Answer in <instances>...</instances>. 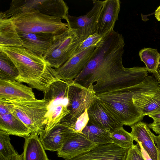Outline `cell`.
<instances>
[{
	"mask_svg": "<svg viewBox=\"0 0 160 160\" xmlns=\"http://www.w3.org/2000/svg\"><path fill=\"white\" fill-rule=\"evenodd\" d=\"M125 45L122 34L114 30L108 33L96 47L85 68L74 81L88 88L109 76L113 69L123 65Z\"/></svg>",
	"mask_w": 160,
	"mask_h": 160,
	"instance_id": "cell-1",
	"label": "cell"
},
{
	"mask_svg": "<svg viewBox=\"0 0 160 160\" xmlns=\"http://www.w3.org/2000/svg\"><path fill=\"white\" fill-rule=\"evenodd\" d=\"M160 91V85L153 76L148 75L135 85L109 92L96 93L108 112L120 123L130 127L142 121L144 117L134 106L133 98L143 94Z\"/></svg>",
	"mask_w": 160,
	"mask_h": 160,
	"instance_id": "cell-2",
	"label": "cell"
},
{
	"mask_svg": "<svg viewBox=\"0 0 160 160\" xmlns=\"http://www.w3.org/2000/svg\"><path fill=\"white\" fill-rule=\"evenodd\" d=\"M13 62L19 72L16 81L25 83L32 88L45 91L51 84L59 80L56 69L38 56L23 47H0Z\"/></svg>",
	"mask_w": 160,
	"mask_h": 160,
	"instance_id": "cell-3",
	"label": "cell"
},
{
	"mask_svg": "<svg viewBox=\"0 0 160 160\" xmlns=\"http://www.w3.org/2000/svg\"><path fill=\"white\" fill-rule=\"evenodd\" d=\"M0 102L27 126L30 134L40 135L44 131L48 122V104L44 99H0Z\"/></svg>",
	"mask_w": 160,
	"mask_h": 160,
	"instance_id": "cell-4",
	"label": "cell"
},
{
	"mask_svg": "<svg viewBox=\"0 0 160 160\" xmlns=\"http://www.w3.org/2000/svg\"><path fill=\"white\" fill-rule=\"evenodd\" d=\"M18 32L48 33L60 35L68 30L67 23L60 18L32 12L17 15L10 18Z\"/></svg>",
	"mask_w": 160,
	"mask_h": 160,
	"instance_id": "cell-5",
	"label": "cell"
},
{
	"mask_svg": "<svg viewBox=\"0 0 160 160\" xmlns=\"http://www.w3.org/2000/svg\"><path fill=\"white\" fill-rule=\"evenodd\" d=\"M69 82L58 80L52 83L43 92V99L48 104V122L44 131L41 134L47 133L60 123L69 113L68 109Z\"/></svg>",
	"mask_w": 160,
	"mask_h": 160,
	"instance_id": "cell-6",
	"label": "cell"
},
{
	"mask_svg": "<svg viewBox=\"0 0 160 160\" xmlns=\"http://www.w3.org/2000/svg\"><path fill=\"white\" fill-rule=\"evenodd\" d=\"M69 8L62 0H13L0 17L9 18L22 13L38 12L47 15L67 20Z\"/></svg>",
	"mask_w": 160,
	"mask_h": 160,
	"instance_id": "cell-7",
	"label": "cell"
},
{
	"mask_svg": "<svg viewBox=\"0 0 160 160\" xmlns=\"http://www.w3.org/2000/svg\"><path fill=\"white\" fill-rule=\"evenodd\" d=\"M148 75L146 67L125 68L123 65L113 69L110 75L93 84L95 93L131 87L139 84Z\"/></svg>",
	"mask_w": 160,
	"mask_h": 160,
	"instance_id": "cell-8",
	"label": "cell"
},
{
	"mask_svg": "<svg viewBox=\"0 0 160 160\" xmlns=\"http://www.w3.org/2000/svg\"><path fill=\"white\" fill-rule=\"evenodd\" d=\"M81 42L75 31L69 28L54 36L52 45L43 56L44 58L52 67L58 69L73 56Z\"/></svg>",
	"mask_w": 160,
	"mask_h": 160,
	"instance_id": "cell-9",
	"label": "cell"
},
{
	"mask_svg": "<svg viewBox=\"0 0 160 160\" xmlns=\"http://www.w3.org/2000/svg\"><path fill=\"white\" fill-rule=\"evenodd\" d=\"M96 97L93 89V84L88 88L75 82H69L68 91L69 113L61 122L76 120L85 111L88 109Z\"/></svg>",
	"mask_w": 160,
	"mask_h": 160,
	"instance_id": "cell-10",
	"label": "cell"
},
{
	"mask_svg": "<svg viewBox=\"0 0 160 160\" xmlns=\"http://www.w3.org/2000/svg\"><path fill=\"white\" fill-rule=\"evenodd\" d=\"M93 7L86 14L79 17L68 15V28L75 30L81 42L96 32L97 22L103 1L93 0Z\"/></svg>",
	"mask_w": 160,
	"mask_h": 160,
	"instance_id": "cell-11",
	"label": "cell"
},
{
	"mask_svg": "<svg viewBox=\"0 0 160 160\" xmlns=\"http://www.w3.org/2000/svg\"><path fill=\"white\" fill-rule=\"evenodd\" d=\"M98 146L88 139L82 132H74L67 127L57 155L65 160L71 159Z\"/></svg>",
	"mask_w": 160,
	"mask_h": 160,
	"instance_id": "cell-12",
	"label": "cell"
},
{
	"mask_svg": "<svg viewBox=\"0 0 160 160\" xmlns=\"http://www.w3.org/2000/svg\"><path fill=\"white\" fill-rule=\"evenodd\" d=\"M96 47H90L73 55L61 66L55 69L59 79L66 82L74 80L85 68Z\"/></svg>",
	"mask_w": 160,
	"mask_h": 160,
	"instance_id": "cell-13",
	"label": "cell"
},
{
	"mask_svg": "<svg viewBox=\"0 0 160 160\" xmlns=\"http://www.w3.org/2000/svg\"><path fill=\"white\" fill-rule=\"evenodd\" d=\"M128 149H123L113 143L100 145L65 160H125Z\"/></svg>",
	"mask_w": 160,
	"mask_h": 160,
	"instance_id": "cell-14",
	"label": "cell"
},
{
	"mask_svg": "<svg viewBox=\"0 0 160 160\" xmlns=\"http://www.w3.org/2000/svg\"><path fill=\"white\" fill-rule=\"evenodd\" d=\"M121 4L119 0L103 1L98 20L96 32L103 37L114 31L115 23L118 19Z\"/></svg>",
	"mask_w": 160,
	"mask_h": 160,
	"instance_id": "cell-15",
	"label": "cell"
},
{
	"mask_svg": "<svg viewBox=\"0 0 160 160\" xmlns=\"http://www.w3.org/2000/svg\"><path fill=\"white\" fill-rule=\"evenodd\" d=\"M88 112L89 122L110 132L123 127V125L108 112L96 96L88 108Z\"/></svg>",
	"mask_w": 160,
	"mask_h": 160,
	"instance_id": "cell-16",
	"label": "cell"
},
{
	"mask_svg": "<svg viewBox=\"0 0 160 160\" xmlns=\"http://www.w3.org/2000/svg\"><path fill=\"white\" fill-rule=\"evenodd\" d=\"M22 47L38 56H44L52 45L54 36L42 32H18Z\"/></svg>",
	"mask_w": 160,
	"mask_h": 160,
	"instance_id": "cell-17",
	"label": "cell"
},
{
	"mask_svg": "<svg viewBox=\"0 0 160 160\" xmlns=\"http://www.w3.org/2000/svg\"><path fill=\"white\" fill-rule=\"evenodd\" d=\"M0 130L9 135L25 138L30 135L27 126L0 102Z\"/></svg>",
	"mask_w": 160,
	"mask_h": 160,
	"instance_id": "cell-18",
	"label": "cell"
},
{
	"mask_svg": "<svg viewBox=\"0 0 160 160\" xmlns=\"http://www.w3.org/2000/svg\"><path fill=\"white\" fill-rule=\"evenodd\" d=\"M0 99L15 100L36 99L32 88L16 80H0Z\"/></svg>",
	"mask_w": 160,
	"mask_h": 160,
	"instance_id": "cell-19",
	"label": "cell"
},
{
	"mask_svg": "<svg viewBox=\"0 0 160 160\" xmlns=\"http://www.w3.org/2000/svg\"><path fill=\"white\" fill-rule=\"evenodd\" d=\"M130 132L136 142H141L143 148L147 152L152 160H158V151L153 134L145 122H138L130 127Z\"/></svg>",
	"mask_w": 160,
	"mask_h": 160,
	"instance_id": "cell-20",
	"label": "cell"
},
{
	"mask_svg": "<svg viewBox=\"0 0 160 160\" xmlns=\"http://www.w3.org/2000/svg\"><path fill=\"white\" fill-rule=\"evenodd\" d=\"M22 47L18 31L9 18H0V47Z\"/></svg>",
	"mask_w": 160,
	"mask_h": 160,
	"instance_id": "cell-21",
	"label": "cell"
},
{
	"mask_svg": "<svg viewBox=\"0 0 160 160\" xmlns=\"http://www.w3.org/2000/svg\"><path fill=\"white\" fill-rule=\"evenodd\" d=\"M24 138L23 160H50L48 157L38 135L30 134Z\"/></svg>",
	"mask_w": 160,
	"mask_h": 160,
	"instance_id": "cell-22",
	"label": "cell"
},
{
	"mask_svg": "<svg viewBox=\"0 0 160 160\" xmlns=\"http://www.w3.org/2000/svg\"><path fill=\"white\" fill-rule=\"evenodd\" d=\"M67 127L62 123L58 124L47 133L40 135L39 139L45 150L58 151L62 144Z\"/></svg>",
	"mask_w": 160,
	"mask_h": 160,
	"instance_id": "cell-23",
	"label": "cell"
},
{
	"mask_svg": "<svg viewBox=\"0 0 160 160\" xmlns=\"http://www.w3.org/2000/svg\"><path fill=\"white\" fill-rule=\"evenodd\" d=\"M133 102L135 107L144 116L160 111V91L139 97L135 96Z\"/></svg>",
	"mask_w": 160,
	"mask_h": 160,
	"instance_id": "cell-24",
	"label": "cell"
},
{
	"mask_svg": "<svg viewBox=\"0 0 160 160\" xmlns=\"http://www.w3.org/2000/svg\"><path fill=\"white\" fill-rule=\"evenodd\" d=\"M82 132L98 145L113 143L110 132L89 122Z\"/></svg>",
	"mask_w": 160,
	"mask_h": 160,
	"instance_id": "cell-25",
	"label": "cell"
},
{
	"mask_svg": "<svg viewBox=\"0 0 160 160\" xmlns=\"http://www.w3.org/2000/svg\"><path fill=\"white\" fill-rule=\"evenodd\" d=\"M139 56L148 72L153 73L157 71L160 64V53L157 49L144 48L139 51Z\"/></svg>",
	"mask_w": 160,
	"mask_h": 160,
	"instance_id": "cell-26",
	"label": "cell"
},
{
	"mask_svg": "<svg viewBox=\"0 0 160 160\" xmlns=\"http://www.w3.org/2000/svg\"><path fill=\"white\" fill-rule=\"evenodd\" d=\"M19 75L18 70L11 59L0 51V80L16 81Z\"/></svg>",
	"mask_w": 160,
	"mask_h": 160,
	"instance_id": "cell-27",
	"label": "cell"
},
{
	"mask_svg": "<svg viewBox=\"0 0 160 160\" xmlns=\"http://www.w3.org/2000/svg\"><path fill=\"white\" fill-rule=\"evenodd\" d=\"M111 137L113 143L123 149H128L133 145V137L123 127L111 132Z\"/></svg>",
	"mask_w": 160,
	"mask_h": 160,
	"instance_id": "cell-28",
	"label": "cell"
},
{
	"mask_svg": "<svg viewBox=\"0 0 160 160\" xmlns=\"http://www.w3.org/2000/svg\"><path fill=\"white\" fill-rule=\"evenodd\" d=\"M10 140L9 135L0 130V155L5 158L11 156L18 153Z\"/></svg>",
	"mask_w": 160,
	"mask_h": 160,
	"instance_id": "cell-29",
	"label": "cell"
},
{
	"mask_svg": "<svg viewBox=\"0 0 160 160\" xmlns=\"http://www.w3.org/2000/svg\"><path fill=\"white\" fill-rule=\"evenodd\" d=\"M89 120L88 109H86L84 112L75 121L61 123L74 132H81L88 124Z\"/></svg>",
	"mask_w": 160,
	"mask_h": 160,
	"instance_id": "cell-30",
	"label": "cell"
},
{
	"mask_svg": "<svg viewBox=\"0 0 160 160\" xmlns=\"http://www.w3.org/2000/svg\"><path fill=\"white\" fill-rule=\"evenodd\" d=\"M103 38V37L97 32L90 35L80 43L76 50L73 55L78 54L90 47H96L101 41Z\"/></svg>",
	"mask_w": 160,
	"mask_h": 160,
	"instance_id": "cell-31",
	"label": "cell"
},
{
	"mask_svg": "<svg viewBox=\"0 0 160 160\" xmlns=\"http://www.w3.org/2000/svg\"><path fill=\"white\" fill-rule=\"evenodd\" d=\"M125 160H145L138 144H134L128 151Z\"/></svg>",
	"mask_w": 160,
	"mask_h": 160,
	"instance_id": "cell-32",
	"label": "cell"
},
{
	"mask_svg": "<svg viewBox=\"0 0 160 160\" xmlns=\"http://www.w3.org/2000/svg\"><path fill=\"white\" fill-rule=\"evenodd\" d=\"M0 160H23V154H19L18 153L11 156L5 158L0 155Z\"/></svg>",
	"mask_w": 160,
	"mask_h": 160,
	"instance_id": "cell-33",
	"label": "cell"
},
{
	"mask_svg": "<svg viewBox=\"0 0 160 160\" xmlns=\"http://www.w3.org/2000/svg\"><path fill=\"white\" fill-rule=\"evenodd\" d=\"M152 136L154 139L158 151V160H160V135L155 136L153 133Z\"/></svg>",
	"mask_w": 160,
	"mask_h": 160,
	"instance_id": "cell-34",
	"label": "cell"
},
{
	"mask_svg": "<svg viewBox=\"0 0 160 160\" xmlns=\"http://www.w3.org/2000/svg\"><path fill=\"white\" fill-rule=\"evenodd\" d=\"M150 128L152 129L156 134L160 135V123H152L148 125Z\"/></svg>",
	"mask_w": 160,
	"mask_h": 160,
	"instance_id": "cell-35",
	"label": "cell"
},
{
	"mask_svg": "<svg viewBox=\"0 0 160 160\" xmlns=\"http://www.w3.org/2000/svg\"><path fill=\"white\" fill-rule=\"evenodd\" d=\"M140 146L143 157L145 160H152L147 152L144 149L142 145L141 142H136Z\"/></svg>",
	"mask_w": 160,
	"mask_h": 160,
	"instance_id": "cell-36",
	"label": "cell"
},
{
	"mask_svg": "<svg viewBox=\"0 0 160 160\" xmlns=\"http://www.w3.org/2000/svg\"><path fill=\"white\" fill-rule=\"evenodd\" d=\"M148 116L153 119V122L160 123V111Z\"/></svg>",
	"mask_w": 160,
	"mask_h": 160,
	"instance_id": "cell-37",
	"label": "cell"
},
{
	"mask_svg": "<svg viewBox=\"0 0 160 160\" xmlns=\"http://www.w3.org/2000/svg\"><path fill=\"white\" fill-rule=\"evenodd\" d=\"M153 76L159 82L160 85V64L157 71L153 73Z\"/></svg>",
	"mask_w": 160,
	"mask_h": 160,
	"instance_id": "cell-38",
	"label": "cell"
},
{
	"mask_svg": "<svg viewBox=\"0 0 160 160\" xmlns=\"http://www.w3.org/2000/svg\"><path fill=\"white\" fill-rule=\"evenodd\" d=\"M155 16L157 20L160 22V5L156 10Z\"/></svg>",
	"mask_w": 160,
	"mask_h": 160,
	"instance_id": "cell-39",
	"label": "cell"
}]
</instances>
